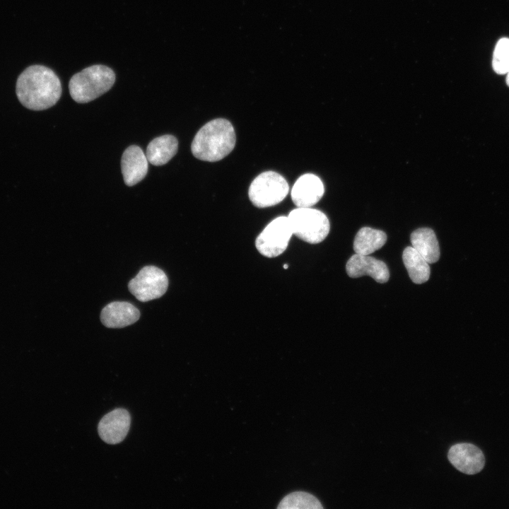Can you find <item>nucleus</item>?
<instances>
[{
	"instance_id": "obj_1",
	"label": "nucleus",
	"mask_w": 509,
	"mask_h": 509,
	"mask_svg": "<svg viewBox=\"0 0 509 509\" xmlns=\"http://www.w3.org/2000/svg\"><path fill=\"white\" fill-rule=\"evenodd\" d=\"M62 84L56 74L42 65L26 68L18 76L16 93L20 103L32 110L54 106L62 95Z\"/></svg>"
},
{
	"instance_id": "obj_2",
	"label": "nucleus",
	"mask_w": 509,
	"mask_h": 509,
	"mask_svg": "<svg viewBox=\"0 0 509 509\" xmlns=\"http://www.w3.org/2000/svg\"><path fill=\"white\" fill-rule=\"evenodd\" d=\"M236 136L232 124L218 118L204 124L195 135L191 146L197 158L209 162L220 160L234 148Z\"/></svg>"
},
{
	"instance_id": "obj_3",
	"label": "nucleus",
	"mask_w": 509,
	"mask_h": 509,
	"mask_svg": "<svg viewBox=\"0 0 509 509\" xmlns=\"http://www.w3.org/2000/svg\"><path fill=\"white\" fill-rule=\"evenodd\" d=\"M115 81V74L112 69L103 64H95L71 78L69 93L76 102L86 103L107 92Z\"/></svg>"
},
{
	"instance_id": "obj_4",
	"label": "nucleus",
	"mask_w": 509,
	"mask_h": 509,
	"mask_svg": "<svg viewBox=\"0 0 509 509\" xmlns=\"http://www.w3.org/2000/svg\"><path fill=\"white\" fill-rule=\"evenodd\" d=\"M293 234L311 244L323 241L328 235L330 225L327 216L311 207H297L288 216Z\"/></svg>"
},
{
	"instance_id": "obj_5",
	"label": "nucleus",
	"mask_w": 509,
	"mask_h": 509,
	"mask_svg": "<svg viewBox=\"0 0 509 509\" xmlns=\"http://www.w3.org/2000/svg\"><path fill=\"white\" fill-rule=\"evenodd\" d=\"M288 190V184L282 175L274 171H266L252 182L248 195L253 205L266 208L282 201Z\"/></svg>"
},
{
	"instance_id": "obj_6",
	"label": "nucleus",
	"mask_w": 509,
	"mask_h": 509,
	"mask_svg": "<svg viewBox=\"0 0 509 509\" xmlns=\"http://www.w3.org/2000/svg\"><path fill=\"white\" fill-rule=\"evenodd\" d=\"M292 235L288 216H279L272 220L257 237L256 248L264 257H276L286 250Z\"/></svg>"
},
{
	"instance_id": "obj_7",
	"label": "nucleus",
	"mask_w": 509,
	"mask_h": 509,
	"mask_svg": "<svg viewBox=\"0 0 509 509\" xmlns=\"http://www.w3.org/2000/svg\"><path fill=\"white\" fill-rule=\"evenodd\" d=\"M168 287V279L165 273L155 266L143 267L128 284L130 293L141 302L161 297Z\"/></svg>"
},
{
	"instance_id": "obj_8",
	"label": "nucleus",
	"mask_w": 509,
	"mask_h": 509,
	"mask_svg": "<svg viewBox=\"0 0 509 509\" xmlns=\"http://www.w3.org/2000/svg\"><path fill=\"white\" fill-rule=\"evenodd\" d=\"M447 458L457 470L466 474L480 472L485 464V457L481 450L468 443L452 445L449 449Z\"/></svg>"
},
{
	"instance_id": "obj_9",
	"label": "nucleus",
	"mask_w": 509,
	"mask_h": 509,
	"mask_svg": "<svg viewBox=\"0 0 509 509\" xmlns=\"http://www.w3.org/2000/svg\"><path fill=\"white\" fill-rule=\"evenodd\" d=\"M131 423L129 411L117 408L105 414L100 421L98 431L100 438L108 444L121 443L127 436Z\"/></svg>"
},
{
	"instance_id": "obj_10",
	"label": "nucleus",
	"mask_w": 509,
	"mask_h": 509,
	"mask_svg": "<svg viewBox=\"0 0 509 509\" xmlns=\"http://www.w3.org/2000/svg\"><path fill=\"white\" fill-rule=\"evenodd\" d=\"M346 271L351 278L370 276L378 283H386L390 278L389 269L381 260L369 255L356 253L346 262Z\"/></svg>"
},
{
	"instance_id": "obj_11",
	"label": "nucleus",
	"mask_w": 509,
	"mask_h": 509,
	"mask_svg": "<svg viewBox=\"0 0 509 509\" xmlns=\"http://www.w3.org/2000/svg\"><path fill=\"white\" fill-rule=\"evenodd\" d=\"M324 185L317 175L306 173L301 175L291 189V199L297 207H311L322 197Z\"/></svg>"
},
{
	"instance_id": "obj_12",
	"label": "nucleus",
	"mask_w": 509,
	"mask_h": 509,
	"mask_svg": "<svg viewBox=\"0 0 509 509\" xmlns=\"http://www.w3.org/2000/svg\"><path fill=\"white\" fill-rule=\"evenodd\" d=\"M148 159L137 146H129L123 153L121 168L124 183L133 186L141 181L148 172Z\"/></svg>"
},
{
	"instance_id": "obj_13",
	"label": "nucleus",
	"mask_w": 509,
	"mask_h": 509,
	"mask_svg": "<svg viewBox=\"0 0 509 509\" xmlns=\"http://www.w3.org/2000/svg\"><path fill=\"white\" fill-rule=\"evenodd\" d=\"M140 312L134 305L126 301H114L103 308L100 320L109 328H122L136 322Z\"/></svg>"
},
{
	"instance_id": "obj_14",
	"label": "nucleus",
	"mask_w": 509,
	"mask_h": 509,
	"mask_svg": "<svg viewBox=\"0 0 509 509\" xmlns=\"http://www.w3.org/2000/svg\"><path fill=\"white\" fill-rule=\"evenodd\" d=\"M177 139L172 135H163L153 139L146 148L148 161L154 165L166 164L177 153Z\"/></svg>"
},
{
	"instance_id": "obj_15",
	"label": "nucleus",
	"mask_w": 509,
	"mask_h": 509,
	"mask_svg": "<svg viewBox=\"0 0 509 509\" xmlns=\"http://www.w3.org/2000/svg\"><path fill=\"white\" fill-rule=\"evenodd\" d=\"M412 247L429 263L440 258V247L434 231L428 228L415 230L410 236Z\"/></svg>"
},
{
	"instance_id": "obj_16",
	"label": "nucleus",
	"mask_w": 509,
	"mask_h": 509,
	"mask_svg": "<svg viewBox=\"0 0 509 509\" xmlns=\"http://www.w3.org/2000/svg\"><path fill=\"white\" fill-rule=\"evenodd\" d=\"M387 241L385 232L370 227L361 228L355 236V253L368 255L380 249Z\"/></svg>"
},
{
	"instance_id": "obj_17",
	"label": "nucleus",
	"mask_w": 509,
	"mask_h": 509,
	"mask_svg": "<svg viewBox=\"0 0 509 509\" xmlns=\"http://www.w3.org/2000/svg\"><path fill=\"white\" fill-rule=\"evenodd\" d=\"M402 259L409 276L414 283L421 284L429 279L431 274L429 263L412 246L404 250Z\"/></svg>"
},
{
	"instance_id": "obj_18",
	"label": "nucleus",
	"mask_w": 509,
	"mask_h": 509,
	"mask_svg": "<svg viewBox=\"0 0 509 509\" xmlns=\"http://www.w3.org/2000/svg\"><path fill=\"white\" fill-rule=\"evenodd\" d=\"M277 508L281 509H322L320 501L313 495L304 491H295L281 499Z\"/></svg>"
},
{
	"instance_id": "obj_19",
	"label": "nucleus",
	"mask_w": 509,
	"mask_h": 509,
	"mask_svg": "<svg viewBox=\"0 0 509 509\" xmlns=\"http://www.w3.org/2000/svg\"><path fill=\"white\" fill-rule=\"evenodd\" d=\"M492 66L494 71L498 74H505L509 71V38H501L496 43Z\"/></svg>"
},
{
	"instance_id": "obj_20",
	"label": "nucleus",
	"mask_w": 509,
	"mask_h": 509,
	"mask_svg": "<svg viewBox=\"0 0 509 509\" xmlns=\"http://www.w3.org/2000/svg\"><path fill=\"white\" fill-rule=\"evenodd\" d=\"M506 74H507V76H506V83H507V85L509 86V71H508Z\"/></svg>"
},
{
	"instance_id": "obj_21",
	"label": "nucleus",
	"mask_w": 509,
	"mask_h": 509,
	"mask_svg": "<svg viewBox=\"0 0 509 509\" xmlns=\"http://www.w3.org/2000/svg\"><path fill=\"white\" fill-rule=\"evenodd\" d=\"M283 268H284V269H287V268H288V265H287V264H284V265H283Z\"/></svg>"
}]
</instances>
